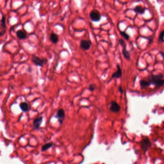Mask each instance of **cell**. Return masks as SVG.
I'll list each match as a JSON object with an SVG mask.
<instances>
[{
    "label": "cell",
    "mask_w": 164,
    "mask_h": 164,
    "mask_svg": "<svg viewBox=\"0 0 164 164\" xmlns=\"http://www.w3.org/2000/svg\"><path fill=\"white\" fill-rule=\"evenodd\" d=\"M163 75L162 74L158 75L151 74L148 76L147 79L151 84L154 85L157 88H159L164 85V79H163Z\"/></svg>",
    "instance_id": "1"
},
{
    "label": "cell",
    "mask_w": 164,
    "mask_h": 164,
    "mask_svg": "<svg viewBox=\"0 0 164 164\" xmlns=\"http://www.w3.org/2000/svg\"><path fill=\"white\" fill-rule=\"evenodd\" d=\"M31 62L36 66L43 67L47 63L48 60L46 58H41L36 55H33L31 59Z\"/></svg>",
    "instance_id": "2"
},
{
    "label": "cell",
    "mask_w": 164,
    "mask_h": 164,
    "mask_svg": "<svg viewBox=\"0 0 164 164\" xmlns=\"http://www.w3.org/2000/svg\"><path fill=\"white\" fill-rule=\"evenodd\" d=\"M151 142L149 139L146 137L144 138L141 142V147L142 149L144 150V152L148 150L151 146Z\"/></svg>",
    "instance_id": "3"
},
{
    "label": "cell",
    "mask_w": 164,
    "mask_h": 164,
    "mask_svg": "<svg viewBox=\"0 0 164 164\" xmlns=\"http://www.w3.org/2000/svg\"><path fill=\"white\" fill-rule=\"evenodd\" d=\"M89 17L91 20L94 22H98L101 18V15L98 10H93L90 13Z\"/></svg>",
    "instance_id": "4"
},
{
    "label": "cell",
    "mask_w": 164,
    "mask_h": 164,
    "mask_svg": "<svg viewBox=\"0 0 164 164\" xmlns=\"http://www.w3.org/2000/svg\"><path fill=\"white\" fill-rule=\"evenodd\" d=\"M55 117L57 118L60 125L63 124V122L65 119V110L62 109H58L57 111Z\"/></svg>",
    "instance_id": "5"
},
{
    "label": "cell",
    "mask_w": 164,
    "mask_h": 164,
    "mask_svg": "<svg viewBox=\"0 0 164 164\" xmlns=\"http://www.w3.org/2000/svg\"><path fill=\"white\" fill-rule=\"evenodd\" d=\"M92 45V42L89 40H82L80 42V48L83 50H89Z\"/></svg>",
    "instance_id": "6"
},
{
    "label": "cell",
    "mask_w": 164,
    "mask_h": 164,
    "mask_svg": "<svg viewBox=\"0 0 164 164\" xmlns=\"http://www.w3.org/2000/svg\"><path fill=\"white\" fill-rule=\"evenodd\" d=\"M110 110L114 113H118L120 111L121 108L117 103L115 101H112L110 103Z\"/></svg>",
    "instance_id": "7"
},
{
    "label": "cell",
    "mask_w": 164,
    "mask_h": 164,
    "mask_svg": "<svg viewBox=\"0 0 164 164\" xmlns=\"http://www.w3.org/2000/svg\"><path fill=\"white\" fill-rule=\"evenodd\" d=\"M42 121H43L42 117H37L35 119L33 122V127L35 130L39 129L40 126L41 125Z\"/></svg>",
    "instance_id": "8"
},
{
    "label": "cell",
    "mask_w": 164,
    "mask_h": 164,
    "mask_svg": "<svg viewBox=\"0 0 164 164\" xmlns=\"http://www.w3.org/2000/svg\"><path fill=\"white\" fill-rule=\"evenodd\" d=\"M117 67V71L116 72L113 74L112 75V78H116V79H119L122 76V70L120 68L119 64L116 65Z\"/></svg>",
    "instance_id": "9"
},
{
    "label": "cell",
    "mask_w": 164,
    "mask_h": 164,
    "mask_svg": "<svg viewBox=\"0 0 164 164\" xmlns=\"http://www.w3.org/2000/svg\"><path fill=\"white\" fill-rule=\"evenodd\" d=\"M16 35L17 37L19 40H24L27 38V34L25 32H24L23 30H18L16 32Z\"/></svg>",
    "instance_id": "10"
},
{
    "label": "cell",
    "mask_w": 164,
    "mask_h": 164,
    "mask_svg": "<svg viewBox=\"0 0 164 164\" xmlns=\"http://www.w3.org/2000/svg\"><path fill=\"white\" fill-rule=\"evenodd\" d=\"M146 8L141 6H136L134 9V11L137 14H143L145 12Z\"/></svg>",
    "instance_id": "11"
},
{
    "label": "cell",
    "mask_w": 164,
    "mask_h": 164,
    "mask_svg": "<svg viewBox=\"0 0 164 164\" xmlns=\"http://www.w3.org/2000/svg\"><path fill=\"white\" fill-rule=\"evenodd\" d=\"M50 40L54 44L57 43L59 41L58 36L54 33H51L50 36Z\"/></svg>",
    "instance_id": "12"
},
{
    "label": "cell",
    "mask_w": 164,
    "mask_h": 164,
    "mask_svg": "<svg viewBox=\"0 0 164 164\" xmlns=\"http://www.w3.org/2000/svg\"><path fill=\"white\" fill-rule=\"evenodd\" d=\"M122 54L124 57V58L128 60H130V52L126 48V45L123 47L122 49Z\"/></svg>",
    "instance_id": "13"
},
{
    "label": "cell",
    "mask_w": 164,
    "mask_h": 164,
    "mask_svg": "<svg viewBox=\"0 0 164 164\" xmlns=\"http://www.w3.org/2000/svg\"><path fill=\"white\" fill-rule=\"evenodd\" d=\"M19 107L20 108L21 110L24 112H27L29 110V106L27 103L26 102H23L19 104Z\"/></svg>",
    "instance_id": "14"
},
{
    "label": "cell",
    "mask_w": 164,
    "mask_h": 164,
    "mask_svg": "<svg viewBox=\"0 0 164 164\" xmlns=\"http://www.w3.org/2000/svg\"><path fill=\"white\" fill-rule=\"evenodd\" d=\"M140 85L141 86L142 88H145V87H149L151 83L150 82H149L148 81H146L145 80H141L140 82Z\"/></svg>",
    "instance_id": "15"
},
{
    "label": "cell",
    "mask_w": 164,
    "mask_h": 164,
    "mask_svg": "<svg viewBox=\"0 0 164 164\" xmlns=\"http://www.w3.org/2000/svg\"><path fill=\"white\" fill-rule=\"evenodd\" d=\"M53 144H54L53 143H49L44 144L42 147L41 151L42 152H44V151H45L47 150L49 148H50L51 147H52L53 145Z\"/></svg>",
    "instance_id": "16"
},
{
    "label": "cell",
    "mask_w": 164,
    "mask_h": 164,
    "mask_svg": "<svg viewBox=\"0 0 164 164\" xmlns=\"http://www.w3.org/2000/svg\"><path fill=\"white\" fill-rule=\"evenodd\" d=\"M0 22H1V24H0L1 28L3 30L4 29L6 31V23H5L6 22H5V17L3 15L2 16V18Z\"/></svg>",
    "instance_id": "17"
},
{
    "label": "cell",
    "mask_w": 164,
    "mask_h": 164,
    "mask_svg": "<svg viewBox=\"0 0 164 164\" xmlns=\"http://www.w3.org/2000/svg\"><path fill=\"white\" fill-rule=\"evenodd\" d=\"M120 34L121 35V36L124 38L126 40L128 41L130 39V36L126 32H124V31H120Z\"/></svg>",
    "instance_id": "18"
},
{
    "label": "cell",
    "mask_w": 164,
    "mask_h": 164,
    "mask_svg": "<svg viewBox=\"0 0 164 164\" xmlns=\"http://www.w3.org/2000/svg\"><path fill=\"white\" fill-rule=\"evenodd\" d=\"M164 30L162 31L159 36L158 40L160 42H163L164 41Z\"/></svg>",
    "instance_id": "19"
},
{
    "label": "cell",
    "mask_w": 164,
    "mask_h": 164,
    "mask_svg": "<svg viewBox=\"0 0 164 164\" xmlns=\"http://www.w3.org/2000/svg\"><path fill=\"white\" fill-rule=\"evenodd\" d=\"M95 89V85L93 84H89L88 87V90L90 92H93Z\"/></svg>",
    "instance_id": "20"
},
{
    "label": "cell",
    "mask_w": 164,
    "mask_h": 164,
    "mask_svg": "<svg viewBox=\"0 0 164 164\" xmlns=\"http://www.w3.org/2000/svg\"><path fill=\"white\" fill-rule=\"evenodd\" d=\"M119 44H120V45L123 47V46H125L126 44V43H125V41L123 40H122V39H120L119 40Z\"/></svg>",
    "instance_id": "21"
},
{
    "label": "cell",
    "mask_w": 164,
    "mask_h": 164,
    "mask_svg": "<svg viewBox=\"0 0 164 164\" xmlns=\"http://www.w3.org/2000/svg\"><path fill=\"white\" fill-rule=\"evenodd\" d=\"M118 91L120 92V93L121 94H123V89L122 87V86H121V85L119 86V88H118Z\"/></svg>",
    "instance_id": "22"
},
{
    "label": "cell",
    "mask_w": 164,
    "mask_h": 164,
    "mask_svg": "<svg viewBox=\"0 0 164 164\" xmlns=\"http://www.w3.org/2000/svg\"><path fill=\"white\" fill-rule=\"evenodd\" d=\"M160 54L162 55V57L163 58V60H164V52H162V51H161V52H160Z\"/></svg>",
    "instance_id": "23"
}]
</instances>
